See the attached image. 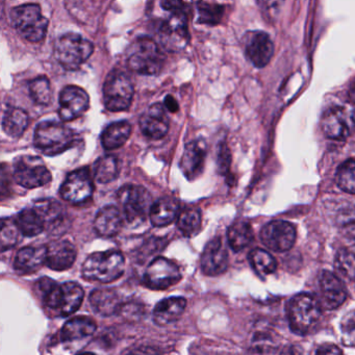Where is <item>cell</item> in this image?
<instances>
[{"label": "cell", "mask_w": 355, "mask_h": 355, "mask_svg": "<svg viewBox=\"0 0 355 355\" xmlns=\"http://www.w3.org/2000/svg\"><path fill=\"white\" fill-rule=\"evenodd\" d=\"M37 288L45 306L57 311L61 317L76 313L84 300V290L76 282L59 284L51 278L42 277L37 282Z\"/></svg>", "instance_id": "1"}, {"label": "cell", "mask_w": 355, "mask_h": 355, "mask_svg": "<svg viewBox=\"0 0 355 355\" xmlns=\"http://www.w3.org/2000/svg\"><path fill=\"white\" fill-rule=\"evenodd\" d=\"M125 269V259L119 251L95 252L83 263V277L88 282L109 284L119 279Z\"/></svg>", "instance_id": "2"}, {"label": "cell", "mask_w": 355, "mask_h": 355, "mask_svg": "<svg viewBox=\"0 0 355 355\" xmlns=\"http://www.w3.org/2000/svg\"><path fill=\"white\" fill-rule=\"evenodd\" d=\"M286 313L291 329L300 336L313 331L321 319L319 301L307 293H301L291 298L286 305Z\"/></svg>", "instance_id": "3"}, {"label": "cell", "mask_w": 355, "mask_h": 355, "mask_svg": "<svg viewBox=\"0 0 355 355\" xmlns=\"http://www.w3.org/2000/svg\"><path fill=\"white\" fill-rule=\"evenodd\" d=\"M76 134L71 128L55 121L41 122L35 130L34 144L43 155H61L73 146Z\"/></svg>", "instance_id": "4"}, {"label": "cell", "mask_w": 355, "mask_h": 355, "mask_svg": "<svg viewBox=\"0 0 355 355\" xmlns=\"http://www.w3.org/2000/svg\"><path fill=\"white\" fill-rule=\"evenodd\" d=\"M126 61L136 73L155 76L161 72L165 57L153 39L139 38L126 51Z\"/></svg>", "instance_id": "5"}, {"label": "cell", "mask_w": 355, "mask_h": 355, "mask_svg": "<svg viewBox=\"0 0 355 355\" xmlns=\"http://www.w3.org/2000/svg\"><path fill=\"white\" fill-rule=\"evenodd\" d=\"M10 17L13 28L28 42H41L46 36L49 22L43 16L40 6L26 3L14 8Z\"/></svg>", "instance_id": "6"}, {"label": "cell", "mask_w": 355, "mask_h": 355, "mask_svg": "<svg viewBox=\"0 0 355 355\" xmlns=\"http://www.w3.org/2000/svg\"><path fill=\"white\" fill-rule=\"evenodd\" d=\"M94 45L76 34L60 37L55 44V55L60 65L66 70H76L92 55Z\"/></svg>", "instance_id": "7"}, {"label": "cell", "mask_w": 355, "mask_h": 355, "mask_svg": "<svg viewBox=\"0 0 355 355\" xmlns=\"http://www.w3.org/2000/svg\"><path fill=\"white\" fill-rule=\"evenodd\" d=\"M134 84L130 76L121 71L112 72L103 86V103L111 112L126 111L134 98Z\"/></svg>", "instance_id": "8"}, {"label": "cell", "mask_w": 355, "mask_h": 355, "mask_svg": "<svg viewBox=\"0 0 355 355\" xmlns=\"http://www.w3.org/2000/svg\"><path fill=\"white\" fill-rule=\"evenodd\" d=\"M117 197L123 209L124 217L130 223L144 221L150 213L153 198L144 187L126 184L118 191Z\"/></svg>", "instance_id": "9"}, {"label": "cell", "mask_w": 355, "mask_h": 355, "mask_svg": "<svg viewBox=\"0 0 355 355\" xmlns=\"http://www.w3.org/2000/svg\"><path fill=\"white\" fill-rule=\"evenodd\" d=\"M13 178L19 186L36 189L51 180V173L39 157L21 155L14 161Z\"/></svg>", "instance_id": "10"}, {"label": "cell", "mask_w": 355, "mask_h": 355, "mask_svg": "<svg viewBox=\"0 0 355 355\" xmlns=\"http://www.w3.org/2000/svg\"><path fill=\"white\" fill-rule=\"evenodd\" d=\"M169 14V17L164 20L159 26V39L168 51H182L190 42L186 12H172Z\"/></svg>", "instance_id": "11"}, {"label": "cell", "mask_w": 355, "mask_h": 355, "mask_svg": "<svg viewBox=\"0 0 355 355\" xmlns=\"http://www.w3.org/2000/svg\"><path fill=\"white\" fill-rule=\"evenodd\" d=\"M182 279L180 268L171 259L159 257L153 259L145 271V286L153 290H166Z\"/></svg>", "instance_id": "12"}, {"label": "cell", "mask_w": 355, "mask_h": 355, "mask_svg": "<svg viewBox=\"0 0 355 355\" xmlns=\"http://www.w3.org/2000/svg\"><path fill=\"white\" fill-rule=\"evenodd\" d=\"M94 192L92 176L88 168H80L68 174L62 184L61 196L68 202L78 205L86 202Z\"/></svg>", "instance_id": "13"}, {"label": "cell", "mask_w": 355, "mask_h": 355, "mask_svg": "<svg viewBox=\"0 0 355 355\" xmlns=\"http://www.w3.org/2000/svg\"><path fill=\"white\" fill-rule=\"evenodd\" d=\"M263 244L276 252L290 250L296 241V230L290 222L275 220L269 222L261 230Z\"/></svg>", "instance_id": "14"}, {"label": "cell", "mask_w": 355, "mask_h": 355, "mask_svg": "<svg viewBox=\"0 0 355 355\" xmlns=\"http://www.w3.org/2000/svg\"><path fill=\"white\" fill-rule=\"evenodd\" d=\"M90 107V97L84 89L68 86L60 94L59 115L63 121L69 122L84 115Z\"/></svg>", "instance_id": "15"}, {"label": "cell", "mask_w": 355, "mask_h": 355, "mask_svg": "<svg viewBox=\"0 0 355 355\" xmlns=\"http://www.w3.org/2000/svg\"><path fill=\"white\" fill-rule=\"evenodd\" d=\"M244 47L246 57L257 68L266 67L273 57V42L266 33L259 31L247 33L244 37Z\"/></svg>", "instance_id": "16"}, {"label": "cell", "mask_w": 355, "mask_h": 355, "mask_svg": "<svg viewBox=\"0 0 355 355\" xmlns=\"http://www.w3.org/2000/svg\"><path fill=\"white\" fill-rule=\"evenodd\" d=\"M203 273L217 276L224 273L228 268V253L221 238H214L205 245L200 259Z\"/></svg>", "instance_id": "17"}, {"label": "cell", "mask_w": 355, "mask_h": 355, "mask_svg": "<svg viewBox=\"0 0 355 355\" xmlns=\"http://www.w3.org/2000/svg\"><path fill=\"white\" fill-rule=\"evenodd\" d=\"M207 153V144L200 139L188 143L184 147L180 166L184 175L191 182L202 173Z\"/></svg>", "instance_id": "18"}, {"label": "cell", "mask_w": 355, "mask_h": 355, "mask_svg": "<svg viewBox=\"0 0 355 355\" xmlns=\"http://www.w3.org/2000/svg\"><path fill=\"white\" fill-rule=\"evenodd\" d=\"M169 117L165 107L161 103H153L143 114L140 119V128L143 135L153 140L164 138L169 130Z\"/></svg>", "instance_id": "19"}, {"label": "cell", "mask_w": 355, "mask_h": 355, "mask_svg": "<svg viewBox=\"0 0 355 355\" xmlns=\"http://www.w3.org/2000/svg\"><path fill=\"white\" fill-rule=\"evenodd\" d=\"M319 284L322 302L326 309H338L346 301V286L336 274L330 271L322 272Z\"/></svg>", "instance_id": "20"}, {"label": "cell", "mask_w": 355, "mask_h": 355, "mask_svg": "<svg viewBox=\"0 0 355 355\" xmlns=\"http://www.w3.org/2000/svg\"><path fill=\"white\" fill-rule=\"evenodd\" d=\"M46 247V265L51 270L65 271L73 266L78 252L76 246L69 241H53Z\"/></svg>", "instance_id": "21"}, {"label": "cell", "mask_w": 355, "mask_h": 355, "mask_svg": "<svg viewBox=\"0 0 355 355\" xmlns=\"http://www.w3.org/2000/svg\"><path fill=\"white\" fill-rule=\"evenodd\" d=\"M44 219L45 230L53 234H62L60 230L65 232L67 228V213L61 203L53 199H43L35 205Z\"/></svg>", "instance_id": "22"}, {"label": "cell", "mask_w": 355, "mask_h": 355, "mask_svg": "<svg viewBox=\"0 0 355 355\" xmlns=\"http://www.w3.org/2000/svg\"><path fill=\"white\" fill-rule=\"evenodd\" d=\"M321 128L327 138L332 140H346L350 135L348 116L342 107H332L324 113Z\"/></svg>", "instance_id": "23"}, {"label": "cell", "mask_w": 355, "mask_h": 355, "mask_svg": "<svg viewBox=\"0 0 355 355\" xmlns=\"http://www.w3.org/2000/svg\"><path fill=\"white\" fill-rule=\"evenodd\" d=\"M123 215L121 211L114 207L107 205L99 209L94 220V228L99 236L103 238H112L119 234L123 226Z\"/></svg>", "instance_id": "24"}, {"label": "cell", "mask_w": 355, "mask_h": 355, "mask_svg": "<svg viewBox=\"0 0 355 355\" xmlns=\"http://www.w3.org/2000/svg\"><path fill=\"white\" fill-rule=\"evenodd\" d=\"M47 247H24L18 251L14 268L20 273H35L46 263Z\"/></svg>", "instance_id": "25"}, {"label": "cell", "mask_w": 355, "mask_h": 355, "mask_svg": "<svg viewBox=\"0 0 355 355\" xmlns=\"http://www.w3.org/2000/svg\"><path fill=\"white\" fill-rule=\"evenodd\" d=\"M187 307L184 297H170L163 299L153 309V321L157 325L166 326L178 321Z\"/></svg>", "instance_id": "26"}, {"label": "cell", "mask_w": 355, "mask_h": 355, "mask_svg": "<svg viewBox=\"0 0 355 355\" xmlns=\"http://www.w3.org/2000/svg\"><path fill=\"white\" fill-rule=\"evenodd\" d=\"M180 211V207L178 199L173 197H162L151 207L149 219L155 227H164L175 221Z\"/></svg>", "instance_id": "27"}, {"label": "cell", "mask_w": 355, "mask_h": 355, "mask_svg": "<svg viewBox=\"0 0 355 355\" xmlns=\"http://www.w3.org/2000/svg\"><path fill=\"white\" fill-rule=\"evenodd\" d=\"M90 303L95 313L110 317L122 309L121 299L113 288H97L90 295Z\"/></svg>", "instance_id": "28"}, {"label": "cell", "mask_w": 355, "mask_h": 355, "mask_svg": "<svg viewBox=\"0 0 355 355\" xmlns=\"http://www.w3.org/2000/svg\"><path fill=\"white\" fill-rule=\"evenodd\" d=\"M96 328V322L92 318L78 315L64 324L60 332V338L67 343L82 340L94 334Z\"/></svg>", "instance_id": "29"}, {"label": "cell", "mask_w": 355, "mask_h": 355, "mask_svg": "<svg viewBox=\"0 0 355 355\" xmlns=\"http://www.w3.org/2000/svg\"><path fill=\"white\" fill-rule=\"evenodd\" d=\"M132 135V125L128 121L110 124L101 135V144L107 150H114L123 146Z\"/></svg>", "instance_id": "30"}, {"label": "cell", "mask_w": 355, "mask_h": 355, "mask_svg": "<svg viewBox=\"0 0 355 355\" xmlns=\"http://www.w3.org/2000/svg\"><path fill=\"white\" fill-rule=\"evenodd\" d=\"M28 113L19 107H9L3 118V128L8 136L19 138L28 126Z\"/></svg>", "instance_id": "31"}, {"label": "cell", "mask_w": 355, "mask_h": 355, "mask_svg": "<svg viewBox=\"0 0 355 355\" xmlns=\"http://www.w3.org/2000/svg\"><path fill=\"white\" fill-rule=\"evenodd\" d=\"M16 222L21 230V234L26 236H36L45 230L44 219L35 207L20 211Z\"/></svg>", "instance_id": "32"}, {"label": "cell", "mask_w": 355, "mask_h": 355, "mask_svg": "<svg viewBox=\"0 0 355 355\" xmlns=\"http://www.w3.org/2000/svg\"><path fill=\"white\" fill-rule=\"evenodd\" d=\"M227 240L232 250L236 252L243 250L253 240V232L250 224L243 220L234 222L228 228Z\"/></svg>", "instance_id": "33"}, {"label": "cell", "mask_w": 355, "mask_h": 355, "mask_svg": "<svg viewBox=\"0 0 355 355\" xmlns=\"http://www.w3.org/2000/svg\"><path fill=\"white\" fill-rule=\"evenodd\" d=\"M178 227L186 236H193L199 232L201 226L200 211L196 207H186L180 211Z\"/></svg>", "instance_id": "34"}, {"label": "cell", "mask_w": 355, "mask_h": 355, "mask_svg": "<svg viewBox=\"0 0 355 355\" xmlns=\"http://www.w3.org/2000/svg\"><path fill=\"white\" fill-rule=\"evenodd\" d=\"M118 161L113 155L97 159L94 166V178L99 184H109L118 178Z\"/></svg>", "instance_id": "35"}, {"label": "cell", "mask_w": 355, "mask_h": 355, "mask_svg": "<svg viewBox=\"0 0 355 355\" xmlns=\"http://www.w3.org/2000/svg\"><path fill=\"white\" fill-rule=\"evenodd\" d=\"M249 261L255 272L263 276L273 274L277 269L276 259L263 249H253L249 253Z\"/></svg>", "instance_id": "36"}, {"label": "cell", "mask_w": 355, "mask_h": 355, "mask_svg": "<svg viewBox=\"0 0 355 355\" xmlns=\"http://www.w3.org/2000/svg\"><path fill=\"white\" fill-rule=\"evenodd\" d=\"M336 180L340 190L355 194V159H347L338 167Z\"/></svg>", "instance_id": "37"}, {"label": "cell", "mask_w": 355, "mask_h": 355, "mask_svg": "<svg viewBox=\"0 0 355 355\" xmlns=\"http://www.w3.org/2000/svg\"><path fill=\"white\" fill-rule=\"evenodd\" d=\"M31 98L39 105H47L51 103V89L49 78L39 76L28 85Z\"/></svg>", "instance_id": "38"}, {"label": "cell", "mask_w": 355, "mask_h": 355, "mask_svg": "<svg viewBox=\"0 0 355 355\" xmlns=\"http://www.w3.org/2000/svg\"><path fill=\"white\" fill-rule=\"evenodd\" d=\"M20 234H21V230H20L17 222L9 219V218H3L1 221V230H0L1 250H8L17 245L19 242Z\"/></svg>", "instance_id": "39"}, {"label": "cell", "mask_w": 355, "mask_h": 355, "mask_svg": "<svg viewBox=\"0 0 355 355\" xmlns=\"http://www.w3.org/2000/svg\"><path fill=\"white\" fill-rule=\"evenodd\" d=\"M334 267L345 278L355 282V253L348 249H340L334 259Z\"/></svg>", "instance_id": "40"}, {"label": "cell", "mask_w": 355, "mask_h": 355, "mask_svg": "<svg viewBox=\"0 0 355 355\" xmlns=\"http://www.w3.org/2000/svg\"><path fill=\"white\" fill-rule=\"evenodd\" d=\"M198 24L217 26L223 17L224 8L219 5H211L200 1L197 5Z\"/></svg>", "instance_id": "41"}, {"label": "cell", "mask_w": 355, "mask_h": 355, "mask_svg": "<svg viewBox=\"0 0 355 355\" xmlns=\"http://www.w3.org/2000/svg\"><path fill=\"white\" fill-rule=\"evenodd\" d=\"M342 340L344 345L355 347V311H350L343 318L340 322Z\"/></svg>", "instance_id": "42"}, {"label": "cell", "mask_w": 355, "mask_h": 355, "mask_svg": "<svg viewBox=\"0 0 355 355\" xmlns=\"http://www.w3.org/2000/svg\"><path fill=\"white\" fill-rule=\"evenodd\" d=\"M230 163H232V155H230V148L225 143H221L218 149V171L220 174H227L230 169Z\"/></svg>", "instance_id": "43"}, {"label": "cell", "mask_w": 355, "mask_h": 355, "mask_svg": "<svg viewBox=\"0 0 355 355\" xmlns=\"http://www.w3.org/2000/svg\"><path fill=\"white\" fill-rule=\"evenodd\" d=\"M161 7L168 13L184 11V5L182 0H161Z\"/></svg>", "instance_id": "44"}, {"label": "cell", "mask_w": 355, "mask_h": 355, "mask_svg": "<svg viewBox=\"0 0 355 355\" xmlns=\"http://www.w3.org/2000/svg\"><path fill=\"white\" fill-rule=\"evenodd\" d=\"M317 354H342L343 351L336 346V345L327 344L320 346L315 350Z\"/></svg>", "instance_id": "45"}, {"label": "cell", "mask_w": 355, "mask_h": 355, "mask_svg": "<svg viewBox=\"0 0 355 355\" xmlns=\"http://www.w3.org/2000/svg\"><path fill=\"white\" fill-rule=\"evenodd\" d=\"M338 222L343 225L355 223V209H351V211H345L344 213L340 214Z\"/></svg>", "instance_id": "46"}, {"label": "cell", "mask_w": 355, "mask_h": 355, "mask_svg": "<svg viewBox=\"0 0 355 355\" xmlns=\"http://www.w3.org/2000/svg\"><path fill=\"white\" fill-rule=\"evenodd\" d=\"M165 107L168 111L171 112V113H176L180 110V105H178V101H175L173 96L171 95H168L165 98Z\"/></svg>", "instance_id": "47"}]
</instances>
